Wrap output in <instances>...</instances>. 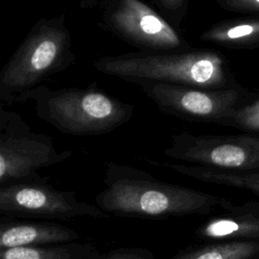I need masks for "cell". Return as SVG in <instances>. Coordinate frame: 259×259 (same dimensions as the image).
Wrapping results in <instances>:
<instances>
[{"label":"cell","mask_w":259,"mask_h":259,"mask_svg":"<svg viewBox=\"0 0 259 259\" xmlns=\"http://www.w3.org/2000/svg\"><path fill=\"white\" fill-rule=\"evenodd\" d=\"M217 4L231 12L259 14V0H217Z\"/></svg>","instance_id":"cell-19"},{"label":"cell","mask_w":259,"mask_h":259,"mask_svg":"<svg viewBox=\"0 0 259 259\" xmlns=\"http://www.w3.org/2000/svg\"><path fill=\"white\" fill-rule=\"evenodd\" d=\"M223 210L195 230V239L203 242L259 241V200L242 204L230 201Z\"/></svg>","instance_id":"cell-10"},{"label":"cell","mask_w":259,"mask_h":259,"mask_svg":"<svg viewBox=\"0 0 259 259\" xmlns=\"http://www.w3.org/2000/svg\"><path fill=\"white\" fill-rule=\"evenodd\" d=\"M96 259H155V255L143 247H120L102 253Z\"/></svg>","instance_id":"cell-18"},{"label":"cell","mask_w":259,"mask_h":259,"mask_svg":"<svg viewBox=\"0 0 259 259\" xmlns=\"http://www.w3.org/2000/svg\"><path fill=\"white\" fill-rule=\"evenodd\" d=\"M167 157L194 165L240 172H259V137L194 135L179 132L164 151Z\"/></svg>","instance_id":"cell-9"},{"label":"cell","mask_w":259,"mask_h":259,"mask_svg":"<svg viewBox=\"0 0 259 259\" xmlns=\"http://www.w3.org/2000/svg\"><path fill=\"white\" fill-rule=\"evenodd\" d=\"M101 254L95 244L76 241L50 246L2 249L0 259H96Z\"/></svg>","instance_id":"cell-14"},{"label":"cell","mask_w":259,"mask_h":259,"mask_svg":"<svg viewBox=\"0 0 259 259\" xmlns=\"http://www.w3.org/2000/svg\"><path fill=\"white\" fill-rule=\"evenodd\" d=\"M100 25L139 51L181 52L193 49L177 28L143 0H104Z\"/></svg>","instance_id":"cell-6"},{"label":"cell","mask_w":259,"mask_h":259,"mask_svg":"<svg viewBox=\"0 0 259 259\" xmlns=\"http://www.w3.org/2000/svg\"><path fill=\"white\" fill-rule=\"evenodd\" d=\"M190 0H153L159 13L175 28H179L188 12Z\"/></svg>","instance_id":"cell-17"},{"label":"cell","mask_w":259,"mask_h":259,"mask_svg":"<svg viewBox=\"0 0 259 259\" xmlns=\"http://www.w3.org/2000/svg\"><path fill=\"white\" fill-rule=\"evenodd\" d=\"M1 218L18 220L67 221L90 217L109 218L96 204L77 198L74 191L60 190L47 179L0 186Z\"/></svg>","instance_id":"cell-8"},{"label":"cell","mask_w":259,"mask_h":259,"mask_svg":"<svg viewBox=\"0 0 259 259\" xmlns=\"http://www.w3.org/2000/svg\"><path fill=\"white\" fill-rule=\"evenodd\" d=\"M221 125L259 133V97L242 102L221 122Z\"/></svg>","instance_id":"cell-16"},{"label":"cell","mask_w":259,"mask_h":259,"mask_svg":"<svg viewBox=\"0 0 259 259\" xmlns=\"http://www.w3.org/2000/svg\"><path fill=\"white\" fill-rule=\"evenodd\" d=\"M79 1L81 2L82 6H87V7H91L97 2V0H79Z\"/></svg>","instance_id":"cell-20"},{"label":"cell","mask_w":259,"mask_h":259,"mask_svg":"<svg viewBox=\"0 0 259 259\" xmlns=\"http://www.w3.org/2000/svg\"><path fill=\"white\" fill-rule=\"evenodd\" d=\"M81 235L53 221H30L1 218L0 250L13 247L50 246L76 242Z\"/></svg>","instance_id":"cell-11"},{"label":"cell","mask_w":259,"mask_h":259,"mask_svg":"<svg viewBox=\"0 0 259 259\" xmlns=\"http://www.w3.org/2000/svg\"><path fill=\"white\" fill-rule=\"evenodd\" d=\"M170 259H259V241H220L191 246Z\"/></svg>","instance_id":"cell-15"},{"label":"cell","mask_w":259,"mask_h":259,"mask_svg":"<svg viewBox=\"0 0 259 259\" xmlns=\"http://www.w3.org/2000/svg\"><path fill=\"white\" fill-rule=\"evenodd\" d=\"M130 82L138 85L162 112L188 121L221 124L248 97L241 86L206 89L144 79Z\"/></svg>","instance_id":"cell-7"},{"label":"cell","mask_w":259,"mask_h":259,"mask_svg":"<svg viewBox=\"0 0 259 259\" xmlns=\"http://www.w3.org/2000/svg\"><path fill=\"white\" fill-rule=\"evenodd\" d=\"M199 39L228 49H253L259 47V18H233L212 24Z\"/></svg>","instance_id":"cell-12"},{"label":"cell","mask_w":259,"mask_h":259,"mask_svg":"<svg viewBox=\"0 0 259 259\" xmlns=\"http://www.w3.org/2000/svg\"><path fill=\"white\" fill-rule=\"evenodd\" d=\"M93 66L100 73L127 82L144 79L206 89L240 86L235 81L226 58L211 49L181 52L137 51L97 58Z\"/></svg>","instance_id":"cell-2"},{"label":"cell","mask_w":259,"mask_h":259,"mask_svg":"<svg viewBox=\"0 0 259 259\" xmlns=\"http://www.w3.org/2000/svg\"><path fill=\"white\" fill-rule=\"evenodd\" d=\"M157 165L172 169L173 171L192 179L249 190L259 196V172H240L200 165H185L176 163H161Z\"/></svg>","instance_id":"cell-13"},{"label":"cell","mask_w":259,"mask_h":259,"mask_svg":"<svg viewBox=\"0 0 259 259\" xmlns=\"http://www.w3.org/2000/svg\"><path fill=\"white\" fill-rule=\"evenodd\" d=\"M60 1H69V0H60Z\"/></svg>","instance_id":"cell-21"},{"label":"cell","mask_w":259,"mask_h":259,"mask_svg":"<svg viewBox=\"0 0 259 259\" xmlns=\"http://www.w3.org/2000/svg\"><path fill=\"white\" fill-rule=\"evenodd\" d=\"M104 189L95 195V204L119 218L168 220L209 214L230 202L225 197L157 179L142 169L107 162Z\"/></svg>","instance_id":"cell-1"},{"label":"cell","mask_w":259,"mask_h":259,"mask_svg":"<svg viewBox=\"0 0 259 259\" xmlns=\"http://www.w3.org/2000/svg\"><path fill=\"white\" fill-rule=\"evenodd\" d=\"M74 61L65 14L38 19L1 70L0 100L6 105L15 103L20 95Z\"/></svg>","instance_id":"cell-4"},{"label":"cell","mask_w":259,"mask_h":259,"mask_svg":"<svg viewBox=\"0 0 259 259\" xmlns=\"http://www.w3.org/2000/svg\"><path fill=\"white\" fill-rule=\"evenodd\" d=\"M73 151H58L53 139L35 133L15 111L0 108V186L41 181L38 170L59 164Z\"/></svg>","instance_id":"cell-5"},{"label":"cell","mask_w":259,"mask_h":259,"mask_svg":"<svg viewBox=\"0 0 259 259\" xmlns=\"http://www.w3.org/2000/svg\"><path fill=\"white\" fill-rule=\"evenodd\" d=\"M32 100L38 118L63 134L100 136L127 122L135 107L94 85L51 89L39 86L20 95L15 103Z\"/></svg>","instance_id":"cell-3"}]
</instances>
